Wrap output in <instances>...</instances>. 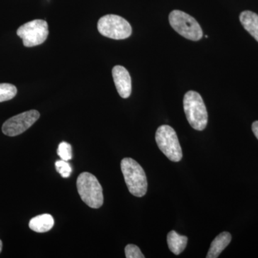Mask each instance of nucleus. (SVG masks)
<instances>
[{"instance_id":"obj_1","label":"nucleus","mask_w":258,"mask_h":258,"mask_svg":"<svg viewBox=\"0 0 258 258\" xmlns=\"http://www.w3.org/2000/svg\"><path fill=\"white\" fill-rule=\"evenodd\" d=\"M125 184L132 195L142 198L147 193L148 183L143 168L132 158H124L120 163Z\"/></svg>"},{"instance_id":"obj_2","label":"nucleus","mask_w":258,"mask_h":258,"mask_svg":"<svg viewBox=\"0 0 258 258\" xmlns=\"http://www.w3.org/2000/svg\"><path fill=\"white\" fill-rule=\"evenodd\" d=\"M184 110L186 119L194 129L203 131L208 122L206 106L200 93L189 91L184 95Z\"/></svg>"},{"instance_id":"obj_3","label":"nucleus","mask_w":258,"mask_h":258,"mask_svg":"<svg viewBox=\"0 0 258 258\" xmlns=\"http://www.w3.org/2000/svg\"><path fill=\"white\" fill-rule=\"evenodd\" d=\"M77 189L83 201L90 208L98 209L103 205V189L92 174L83 172L80 174L77 179Z\"/></svg>"},{"instance_id":"obj_4","label":"nucleus","mask_w":258,"mask_h":258,"mask_svg":"<svg viewBox=\"0 0 258 258\" xmlns=\"http://www.w3.org/2000/svg\"><path fill=\"white\" fill-rule=\"evenodd\" d=\"M169 21L171 28L188 40L198 41L203 36V30L198 22L184 12L173 10L169 14Z\"/></svg>"},{"instance_id":"obj_5","label":"nucleus","mask_w":258,"mask_h":258,"mask_svg":"<svg viewBox=\"0 0 258 258\" xmlns=\"http://www.w3.org/2000/svg\"><path fill=\"white\" fill-rule=\"evenodd\" d=\"M156 142L159 149L169 160L179 162L182 159V150L174 129L169 125H162L156 133Z\"/></svg>"},{"instance_id":"obj_6","label":"nucleus","mask_w":258,"mask_h":258,"mask_svg":"<svg viewBox=\"0 0 258 258\" xmlns=\"http://www.w3.org/2000/svg\"><path fill=\"white\" fill-rule=\"evenodd\" d=\"M98 30L103 36L114 40H124L132 33V26L128 22L115 15L102 17L98 23Z\"/></svg>"},{"instance_id":"obj_7","label":"nucleus","mask_w":258,"mask_h":258,"mask_svg":"<svg viewBox=\"0 0 258 258\" xmlns=\"http://www.w3.org/2000/svg\"><path fill=\"white\" fill-rule=\"evenodd\" d=\"M48 34V25L43 20L28 22L17 30V35L23 39L24 46L28 47L41 45L46 40Z\"/></svg>"},{"instance_id":"obj_8","label":"nucleus","mask_w":258,"mask_h":258,"mask_svg":"<svg viewBox=\"0 0 258 258\" xmlns=\"http://www.w3.org/2000/svg\"><path fill=\"white\" fill-rule=\"evenodd\" d=\"M36 110L25 111L6 120L3 125V132L8 137H16L32 126L40 118Z\"/></svg>"},{"instance_id":"obj_9","label":"nucleus","mask_w":258,"mask_h":258,"mask_svg":"<svg viewBox=\"0 0 258 258\" xmlns=\"http://www.w3.org/2000/svg\"><path fill=\"white\" fill-rule=\"evenodd\" d=\"M112 75L119 96L128 98L132 93V79L128 71L123 66H115L112 71Z\"/></svg>"},{"instance_id":"obj_10","label":"nucleus","mask_w":258,"mask_h":258,"mask_svg":"<svg viewBox=\"0 0 258 258\" xmlns=\"http://www.w3.org/2000/svg\"><path fill=\"white\" fill-rule=\"evenodd\" d=\"M232 240V236L227 232H223L217 236L212 241L207 257L217 258L220 256L222 251L228 246Z\"/></svg>"},{"instance_id":"obj_11","label":"nucleus","mask_w":258,"mask_h":258,"mask_svg":"<svg viewBox=\"0 0 258 258\" xmlns=\"http://www.w3.org/2000/svg\"><path fill=\"white\" fill-rule=\"evenodd\" d=\"M54 226V219L49 214L37 215L32 218L29 223V227L36 232H46L50 231Z\"/></svg>"},{"instance_id":"obj_12","label":"nucleus","mask_w":258,"mask_h":258,"mask_svg":"<svg viewBox=\"0 0 258 258\" xmlns=\"http://www.w3.org/2000/svg\"><path fill=\"white\" fill-rule=\"evenodd\" d=\"M240 20L244 28L258 42V15L247 10L241 13Z\"/></svg>"},{"instance_id":"obj_13","label":"nucleus","mask_w":258,"mask_h":258,"mask_svg":"<svg viewBox=\"0 0 258 258\" xmlns=\"http://www.w3.org/2000/svg\"><path fill=\"white\" fill-rule=\"evenodd\" d=\"M188 238L186 236L180 235L172 230L167 235V243L171 252L176 255L181 254L186 248Z\"/></svg>"},{"instance_id":"obj_14","label":"nucleus","mask_w":258,"mask_h":258,"mask_svg":"<svg viewBox=\"0 0 258 258\" xmlns=\"http://www.w3.org/2000/svg\"><path fill=\"white\" fill-rule=\"evenodd\" d=\"M18 90L14 85L0 83V103L13 99L16 96Z\"/></svg>"},{"instance_id":"obj_15","label":"nucleus","mask_w":258,"mask_h":258,"mask_svg":"<svg viewBox=\"0 0 258 258\" xmlns=\"http://www.w3.org/2000/svg\"><path fill=\"white\" fill-rule=\"evenodd\" d=\"M57 152L62 160L69 161L72 159V147L67 142H61L57 148Z\"/></svg>"},{"instance_id":"obj_16","label":"nucleus","mask_w":258,"mask_h":258,"mask_svg":"<svg viewBox=\"0 0 258 258\" xmlns=\"http://www.w3.org/2000/svg\"><path fill=\"white\" fill-rule=\"evenodd\" d=\"M56 170L63 178H68L72 173V167L67 161L58 160L55 162Z\"/></svg>"},{"instance_id":"obj_17","label":"nucleus","mask_w":258,"mask_h":258,"mask_svg":"<svg viewBox=\"0 0 258 258\" xmlns=\"http://www.w3.org/2000/svg\"><path fill=\"white\" fill-rule=\"evenodd\" d=\"M125 257L127 258H144L145 256L141 252L138 246L135 244H128L125 247Z\"/></svg>"},{"instance_id":"obj_18","label":"nucleus","mask_w":258,"mask_h":258,"mask_svg":"<svg viewBox=\"0 0 258 258\" xmlns=\"http://www.w3.org/2000/svg\"><path fill=\"white\" fill-rule=\"evenodd\" d=\"M252 130L256 138L258 139V120H256V121H254V123H252Z\"/></svg>"},{"instance_id":"obj_19","label":"nucleus","mask_w":258,"mask_h":258,"mask_svg":"<svg viewBox=\"0 0 258 258\" xmlns=\"http://www.w3.org/2000/svg\"><path fill=\"white\" fill-rule=\"evenodd\" d=\"M2 249H3V242L0 240V252H2Z\"/></svg>"}]
</instances>
